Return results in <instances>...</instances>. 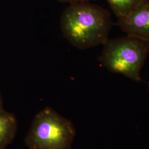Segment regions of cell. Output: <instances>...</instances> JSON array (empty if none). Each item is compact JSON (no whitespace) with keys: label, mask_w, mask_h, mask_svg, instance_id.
I'll list each match as a JSON object with an SVG mask.
<instances>
[{"label":"cell","mask_w":149,"mask_h":149,"mask_svg":"<svg viewBox=\"0 0 149 149\" xmlns=\"http://www.w3.org/2000/svg\"><path fill=\"white\" fill-rule=\"evenodd\" d=\"M113 23L110 13L89 2L70 4L62 13L61 30L65 39L80 49L103 45Z\"/></svg>","instance_id":"obj_1"},{"label":"cell","mask_w":149,"mask_h":149,"mask_svg":"<svg viewBox=\"0 0 149 149\" xmlns=\"http://www.w3.org/2000/svg\"><path fill=\"white\" fill-rule=\"evenodd\" d=\"M98 60L110 72L122 74L134 81H141L140 75L149 54V43L127 36L108 39Z\"/></svg>","instance_id":"obj_2"},{"label":"cell","mask_w":149,"mask_h":149,"mask_svg":"<svg viewBox=\"0 0 149 149\" xmlns=\"http://www.w3.org/2000/svg\"><path fill=\"white\" fill-rule=\"evenodd\" d=\"M76 135L70 120L45 107L35 116L24 142L29 149H71Z\"/></svg>","instance_id":"obj_3"},{"label":"cell","mask_w":149,"mask_h":149,"mask_svg":"<svg viewBox=\"0 0 149 149\" xmlns=\"http://www.w3.org/2000/svg\"><path fill=\"white\" fill-rule=\"evenodd\" d=\"M117 24L127 36L149 43V0H145L127 16L118 19Z\"/></svg>","instance_id":"obj_4"},{"label":"cell","mask_w":149,"mask_h":149,"mask_svg":"<svg viewBox=\"0 0 149 149\" xmlns=\"http://www.w3.org/2000/svg\"><path fill=\"white\" fill-rule=\"evenodd\" d=\"M17 130L16 116L5 109L0 112V149H6L13 142Z\"/></svg>","instance_id":"obj_5"},{"label":"cell","mask_w":149,"mask_h":149,"mask_svg":"<svg viewBox=\"0 0 149 149\" xmlns=\"http://www.w3.org/2000/svg\"><path fill=\"white\" fill-rule=\"evenodd\" d=\"M118 19L127 16L145 0H106Z\"/></svg>","instance_id":"obj_6"},{"label":"cell","mask_w":149,"mask_h":149,"mask_svg":"<svg viewBox=\"0 0 149 149\" xmlns=\"http://www.w3.org/2000/svg\"><path fill=\"white\" fill-rule=\"evenodd\" d=\"M58 1L63 3H69L70 4H72V3H80V2H89L91 1H95V0H58Z\"/></svg>","instance_id":"obj_7"},{"label":"cell","mask_w":149,"mask_h":149,"mask_svg":"<svg viewBox=\"0 0 149 149\" xmlns=\"http://www.w3.org/2000/svg\"><path fill=\"white\" fill-rule=\"evenodd\" d=\"M3 110H4V108H3V101H2V99L1 91H0V112Z\"/></svg>","instance_id":"obj_8"},{"label":"cell","mask_w":149,"mask_h":149,"mask_svg":"<svg viewBox=\"0 0 149 149\" xmlns=\"http://www.w3.org/2000/svg\"><path fill=\"white\" fill-rule=\"evenodd\" d=\"M148 87H149V86H148Z\"/></svg>","instance_id":"obj_9"}]
</instances>
